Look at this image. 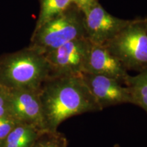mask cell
<instances>
[{
	"instance_id": "1",
	"label": "cell",
	"mask_w": 147,
	"mask_h": 147,
	"mask_svg": "<svg viewBox=\"0 0 147 147\" xmlns=\"http://www.w3.org/2000/svg\"><path fill=\"white\" fill-rule=\"evenodd\" d=\"M39 94L48 131L70 117L102 110L81 76L49 77Z\"/></svg>"
},
{
	"instance_id": "2",
	"label": "cell",
	"mask_w": 147,
	"mask_h": 147,
	"mask_svg": "<svg viewBox=\"0 0 147 147\" xmlns=\"http://www.w3.org/2000/svg\"><path fill=\"white\" fill-rule=\"evenodd\" d=\"M50 77V68L43 55L29 49L0 61V84L7 89L40 92Z\"/></svg>"
},
{
	"instance_id": "3",
	"label": "cell",
	"mask_w": 147,
	"mask_h": 147,
	"mask_svg": "<svg viewBox=\"0 0 147 147\" xmlns=\"http://www.w3.org/2000/svg\"><path fill=\"white\" fill-rule=\"evenodd\" d=\"M86 37L84 16L76 5L35 29L29 49L45 55L61 46Z\"/></svg>"
},
{
	"instance_id": "4",
	"label": "cell",
	"mask_w": 147,
	"mask_h": 147,
	"mask_svg": "<svg viewBox=\"0 0 147 147\" xmlns=\"http://www.w3.org/2000/svg\"><path fill=\"white\" fill-rule=\"evenodd\" d=\"M127 70L147 67V18L130 20L123 29L104 45Z\"/></svg>"
},
{
	"instance_id": "5",
	"label": "cell",
	"mask_w": 147,
	"mask_h": 147,
	"mask_svg": "<svg viewBox=\"0 0 147 147\" xmlns=\"http://www.w3.org/2000/svg\"><path fill=\"white\" fill-rule=\"evenodd\" d=\"M91 45L89 39L84 37L44 55L50 68V77L81 76L85 72Z\"/></svg>"
},
{
	"instance_id": "6",
	"label": "cell",
	"mask_w": 147,
	"mask_h": 147,
	"mask_svg": "<svg viewBox=\"0 0 147 147\" xmlns=\"http://www.w3.org/2000/svg\"><path fill=\"white\" fill-rule=\"evenodd\" d=\"M83 14L86 36L95 45H105L130 21L117 18L108 13L99 2Z\"/></svg>"
},
{
	"instance_id": "7",
	"label": "cell",
	"mask_w": 147,
	"mask_h": 147,
	"mask_svg": "<svg viewBox=\"0 0 147 147\" xmlns=\"http://www.w3.org/2000/svg\"><path fill=\"white\" fill-rule=\"evenodd\" d=\"M5 89L8 94L10 115L18 123L32 125L47 131L39 92L23 89Z\"/></svg>"
},
{
	"instance_id": "8",
	"label": "cell",
	"mask_w": 147,
	"mask_h": 147,
	"mask_svg": "<svg viewBox=\"0 0 147 147\" xmlns=\"http://www.w3.org/2000/svg\"><path fill=\"white\" fill-rule=\"evenodd\" d=\"M81 78L102 110L121 104H131L128 87L118 80L89 73H83Z\"/></svg>"
},
{
	"instance_id": "9",
	"label": "cell",
	"mask_w": 147,
	"mask_h": 147,
	"mask_svg": "<svg viewBox=\"0 0 147 147\" xmlns=\"http://www.w3.org/2000/svg\"><path fill=\"white\" fill-rule=\"evenodd\" d=\"M115 79L125 85L129 74L104 45L92 44L85 72Z\"/></svg>"
},
{
	"instance_id": "10",
	"label": "cell",
	"mask_w": 147,
	"mask_h": 147,
	"mask_svg": "<svg viewBox=\"0 0 147 147\" xmlns=\"http://www.w3.org/2000/svg\"><path fill=\"white\" fill-rule=\"evenodd\" d=\"M44 130L26 123H18L2 141V147H32Z\"/></svg>"
},
{
	"instance_id": "11",
	"label": "cell",
	"mask_w": 147,
	"mask_h": 147,
	"mask_svg": "<svg viewBox=\"0 0 147 147\" xmlns=\"http://www.w3.org/2000/svg\"><path fill=\"white\" fill-rule=\"evenodd\" d=\"M131 99V104L138 106L147 114V67L135 76L129 75L126 80Z\"/></svg>"
},
{
	"instance_id": "12",
	"label": "cell",
	"mask_w": 147,
	"mask_h": 147,
	"mask_svg": "<svg viewBox=\"0 0 147 147\" xmlns=\"http://www.w3.org/2000/svg\"><path fill=\"white\" fill-rule=\"evenodd\" d=\"M72 5V0H40V11L35 29L63 13Z\"/></svg>"
},
{
	"instance_id": "13",
	"label": "cell",
	"mask_w": 147,
	"mask_h": 147,
	"mask_svg": "<svg viewBox=\"0 0 147 147\" xmlns=\"http://www.w3.org/2000/svg\"><path fill=\"white\" fill-rule=\"evenodd\" d=\"M68 142L63 134L45 131L36 140L32 147H67Z\"/></svg>"
},
{
	"instance_id": "14",
	"label": "cell",
	"mask_w": 147,
	"mask_h": 147,
	"mask_svg": "<svg viewBox=\"0 0 147 147\" xmlns=\"http://www.w3.org/2000/svg\"><path fill=\"white\" fill-rule=\"evenodd\" d=\"M19 123L11 115L0 117V140H3L11 130Z\"/></svg>"
},
{
	"instance_id": "15",
	"label": "cell",
	"mask_w": 147,
	"mask_h": 147,
	"mask_svg": "<svg viewBox=\"0 0 147 147\" xmlns=\"http://www.w3.org/2000/svg\"><path fill=\"white\" fill-rule=\"evenodd\" d=\"M8 115H10L8 91L0 84V117Z\"/></svg>"
},
{
	"instance_id": "16",
	"label": "cell",
	"mask_w": 147,
	"mask_h": 147,
	"mask_svg": "<svg viewBox=\"0 0 147 147\" xmlns=\"http://www.w3.org/2000/svg\"><path fill=\"white\" fill-rule=\"evenodd\" d=\"M72 1L74 4L80 9L83 13L99 2L98 0H72Z\"/></svg>"
},
{
	"instance_id": "17",
	"label": "cell",
	"mask_w": 147,
	"mask_h": 147,
	"mask_svg": "<svg viewBox=\"0 0 147 147\" xmlns=\"http://www.w3.org/2000/svg\"><path fill=\"white\" fill-rule=\"evenodd\" d=\"M113 147H121V146L119 144H115V145H114Z\"/></svg>"
},
{
	"instance_id": "18",
	"label": "cell",
	"mask_w": 147,
	"mask_h": 147,
	"mask_svg": "<svg viewBox=\"0 0 147 147\" xmlns=\"http://www.w3.org/2000/svg\"><path fill=\"white\" fill-rule=\"evenodd\" d=\"M0 147H2V140H0Z\"/></svg>"
},
{
	"instance_id": "19",
	"label": "cell",
	"mask_w": 147,
	"mask_h": 147,
	"mask_svg": "<svg viewBox=\"0 0 147 147\" xmlns=\"http://www.w3.org/2000/svg\"><path fill=\"white\" fill-rule=\"evenodd\" d=\"M146 18H147V17H146Z\"/></svg>"
}]
</instances>
